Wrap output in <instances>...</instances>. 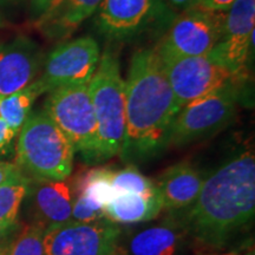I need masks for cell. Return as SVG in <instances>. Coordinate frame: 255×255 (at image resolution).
<instances>
[{"label":"cell","instance_id":"6da1fadb","mask_svg":"<svg viewBox=\"0 0 255 255\" xmlns=\"http://www.w3.org/2000/svg\"><path fill=\"white\" fill-rule=\"evenodd\" d=\"M255 214V157L245 150L233 155L206 177L193 205L170 212L171 219L200 245L222 248L248 227Z\"/></svg>","mask_w":255,"mask_h":255},{"label":"cell","instance_id":"7a4b0ae2","mask_svg":"<svg viewBox=\"0 0 255 255\" xmlns=\"http://www.w3.org/2000/svg\"><path fill=\"white\" fill-rule=\"evenodd\" d=\"M181 110L155 47L133 52L126 79V132L120 157L128 164L157 158L170 145Z\"/></svg>","mask_w":255,"mask_h":255},{"label":"cell","instance_id":"3957f363","mask_svg":"<svg viewBox=\"0 0 255 255\" xmlns=\"http://www.w3.org/2000/svg\"><path fill=\"white\" fill-rule=\"evenodd\" d=\"M89 89L96 119V143L88 163L98 164L120 155L126 132V79L119 56L113 50L101 53Z\"/></svg>","mask_w":255,"mask_h":255},{"label":"cell","instance_id":"277c9868","mask_svg":"<svg viewBox=\"0 0 255 255\" xmlns=\"http://www.w3.org/2000/svg\"><path fill=\"white\" fill-rule=\"evenodd\" d=\"M18 132L15 164L25 175L56 181L70 176L75 151L45 111L31 113Z\"/></svg>","mask_w":255,"mask_h":255},{"label":"cell","instance_id":"5b68a950","mask_svg":"<svg viewBox=\"0 0 255 255\" xmlns=\"http://www.w3.org/2000/svg\"><path fill=\"white\" fill-rule=\"evenodd\" d=\"M175 15L165 0H102L95 26L109 41L130 43L162 36Z\"/></svg>","mask_w":255,"mask_h":255},{"label":"cell","instance_id":"8992f818","mask_svg":"<svg viewBox=\"0 0 255 255\" xmlns=\"http://www.w3.org/2000/svg\"><path fill=\"white\" fill-rule=\"evenodd\" d=\"M239 83H228L181 108L171 128L170 145L190 144L227 127L237 114L240 100Z\"/></svg>","mask_w":255,"mask_h":255},{"label":"cell","instance_id":"52a82bcc","mask_svg":"<svg viewBox=\"0 0 255 255\" xmlns=\"http://www.w3.org/2000/svg\"><path fill=\"white\" fill-rule=\"evenodd\" d=\"M44 111L59 128L73 151L89 162L96 143V119L89 84L57 88L47 95Z\"/></svg>","mask_w":255,"mask_h":255},{"label":"cell","instance_id":"ba28073f","mask_svg":"<svg viewBox=\"0 0 255 255\" xmlns=\"http://www.w3.org/2000/svg\"><path fill=\"white\" fill-rule=\"evenodd\" d=\"M227 11L199 5L175 15L156 44L159 56L196 57L209 53L221 40Z\"/></svg>","mask_w":255,"mask_h":255},{"label":"cell","instance_id":"9c48e42d","mask_svg":"<svg viewBox=\"0 0 255 255\" xmlns=\"http://www.w3.org/2000/svg\"><path fill=\"white\" fill-rule=\"evenodd\" d=\"M159 58L180 108L238 81L212 51L205 56Z\"/></svg>","mask_w":255,"mask_h":255},{"label":"cell","instance_id":"30bf717a","mask_svg":"<svg viewBox=\"0 0 255 255\" xmlns=\"http://www.w3.org/2000/svg\"><path fill=\"white\" fill-rule=\"evenodd\" d=\"M100 58V45L94 37L64 41L45 57L40 76L34 83L41 95L65 85L89 84Z\"/></svg>","mask_w":255,"mask_h":255},{"label":"cell","instance_id":"8fae6325","mask_svg":"<svg viewBox=\"0 0 255 255\" xmlns=\"http://www.w3.org/2000/svg\"><path fill=\"white\" fill-rule=\"evenodd\" d=\"M120 239L121 229L108 220L70 221L45 231L44 255H124Z\"/></svg>","mask_w":255,"mask_h":255},{"label":"cell","instance_id":"7c38bea8","mask_svg":"<svg viewBox=\"0 0 255 255\" xmlns=\"http://www.w3.org/2000/svg\"><path fill=\"white\" fill-rule=\"evenodd\" d=\"M255 0H235L227 9L221 40L212 52L233 76L246 77L251 50H254Z\"/></svg>","mask_w":255,"mask_h":255},{"label":"cell","instance_id":"4fadbf2b","mask_svg":"<svg viewBox=\"0 0 255 255\" xmlns=\"http://www.w3.org/2000/svg\"><path fill=\"white\" fill-rule=\"evenodd\" d=\"M44 60L39 44L23 34L0 46V96L6 97L32 84Z\"/></svg>","mask_w":255,"mask_h":255},{"label":"cell","instance_id":"5bb4252c","mask_svg":"<svg viewBox=\"0 0 255 255\" xmlns=\"http://www.w3.org/2000/svg\"><path fill=\"white\" fill-rule=\"evenodd\" d=\"M205 180V175L188 162L169 167L155 182L163 201V209L177 212L193 205Z\"/></svg>","mask_w":255,"mask_h":255},{"label":"cell","instance_id":"9a60e30c","mask_svg":"<svg viewBox=\"0 0 255 255\" xmlns=\"http://www.w3.org/2000/svg\"><path fill=\"white\" fill-rule=\"evenodd\" d=\"M73 194L65 180H38L32 188L36 222L45 231L71 221Z\"/></svg>","mask_w":255,"mask_h":255},{"label":"cell","instance_id":"2e32d148","mask_svg":"<svg viewBox=\"0 0 255 255\" xmlns=\"http://www.w3.org/2000/svg\"><path fill=\"white\" fill-rule=\"evenodd\" d=\"M163 210V201L157 191L152 194H120L115 195L104 208L108 221L121 225L154 220Z\"/></svg>","mask_w":255,"mask_h":255},{"label":"cell","instance_id":"e0dca14e","mask_svg":"<svg viewBox=\"0 0 255 255\" xmlns=\"http://www.w3.org/2000/svg\"><path fill=\"white\" fill-rule=\"evenodd\" d=\"M184 235L176 222L146 228L133 235L124 255H175Z\"/></svg>","mask_w":255,"mask_h":255},{"label":"cell","instance_id":"ac0fdd59","mask_svg":"<svg viewBox=\"0 0 255 255\" xmlns=\"http://www.w3.org/2000/svg\"><path fill=\"white\" fill-rule=\"evenodd\" d=\"M101 2L102 0H64L55 17L39 28L50 39H66L97 12Z\"/></svg>","mask_w":255,"mask_h":255},{"label":"cell","instance_id":"d6986e66","mask_svg":"<svg viewBox=\"0 0 255 255\" xmlns=\"http://www.w3.org/2000/svg\"><path fill=\"white\" fill-rule=\"evenodd\" d=\"M114 170L109 167L89 169L79 175L76 180V195L83 196L96 205L105 208L107 203L113 199L111 177Z\"/></svg>","mask_w":255,"mask_h":255},{"label":"cell","instance_id":"ffe728a7","mask_svg":"<svg viewBox=\"0 0 255 255\" xmlns=\"http://www.w3.org/2000/svg\"><path fill=\"white\" fill-rule=\"evenodd\" d=\"M41 95L36 83H32L27 88L15 92L0 100V117L15 131L20 130L25 121L31 114L32 105Z\"/></svg>","mask_w":255,"mask_h":255},{"label":"cell","instance_id":"44dd1931","mask_svg":"<svg viewBox=\"0 0 255 255\" xmlns=\"http://www.w3.org/2000/svg\"><path fill=\"white\" fill-rule=\"evenodd\" d=\"M28 188V177L17 165L7 180L0 184V220L17 221L19 208L26 196Z\"/></svg>","mask_w":255,"mask_h":255},{"label":"cell","instance_id":"7402d4cb","mask_svg":"<svg viewBox=\"0 0 255 255\" xmlns=\"http://www.w3.org/2000/svg\"><path fill=\"white\" fill-rule=\"evenodd\" d=\"M111 188L115 195L120 194H152L157 191L154 181L144 176L136 165L128 164L126 168L113 173ZM113 196V197H114Z\"/></svg>","mask_w":255,"mask_h":255},{"label":"cell","instance_id":"603a6c76","mask_svg":"<svg viewBox=\"0 0 255 255\" xmlns=\"http://www.w3.org/2000/svg\"><path fill=\"white\" fill-rule=\"evenodd\" d=\"M45 229L33 223L21 231L9 246L7 255H44Z\"/></svg>","mask_w":255,"mask_h":255},{"label":"cell","instance_id":"cb8c5ba5","mask_svg":"<svg viewBox=\"0 0 255 255\" xmlns=\"http://www.w3.org/2000/svg\"><path fill=\"white\" fill-rule=\"evenodd\" d=\"M105 219L103 207L96 205L85 197L76 195L73 199L71 221L77 223H96Z\"/></svg>","mask_w":255,"mask_h":255},{"label":"cell","instance_id":"d4e9b609","mask_svg":"<svg viewBox=\"0 0 255 255\" xmlns=\"http://www.w3.org/2000/svg\"><path fill=\"white\" fill-rule=\"evenodd\" d=\"M64 0H30V17L38 27L55 17Z\"/></svg>","mask_w":255,"mask_h":255},{"label":"cell","instance_id":"484cf974","mask_svg":"<svg viewBox=\"0 0 255 255\" xmlns=\"http://www.w3.org/2000/svg\"><path fill=\"white\" fill-rule=\"evenodd\" d=\"M15 135H17V131L12 129L4 120L0 119V150L7 148Z\"/></svg>","mask_w":255,"mask_h":255},{"label":"cell","instance_id":"4316f807","mask_svg":"<svg viewBox=\"0 0 255 255\" xmlns=\"http://www.w3.org/2000/svg\"><path fill=\"white\" fill-rule=\"evenodd\" d=\"M165 1L176 14L201 5L200 0H165Z\"/></svg>","mask_w":255,"mask_h":255},{"label":"cell","instance_id":"83f0119b","mask_svg":"<svg viewBox=\"0 0 255 255\" xmlns=\"http://www.w3.org/2000/svg\"><path fill=\"white\" fill-rule=\"evenodd\" d=\"M18 229L17 221H2L0 220V244L7 241V239Z\"/></svg>","mask_w":255,"mask_h":255},{"label":"cell","instance_id":"f1b7e54d","mask_svg":"<svg viewBox=\"0 0 255 255\" xmlns=\"http://www.w3.org/2000/svg\"><path fill=\"white\" fill-rule=\"evenodd\" d=\"M201 5L206 7L219 9V11H227L235 0H200Z\"/></svg>","mask_w":255,"mask_h":255},{"label":"cell","instance_id":"f546056e","mask_svg":"<svg viewBox=\"0 0 255 255\" xmlns=\"http://www.w3.org/2000/svg\"><path fill=\"white\" fill-rule=\"evenodd\" d=\"M17 165L6 163V162H0V184L5 182L7 180V177L11 175L12 171L14 170Z\"/></svg>","mask_w":255,"mask_h":255},{"label":"cell","instance_id":"4dcf8cb0","mask_svg":"<svg viewBox=\"0 0 255 255\" xmlns=\"http://www.w3.org/2000/svg\"><path fill=\"white\" fill-rule=\"evenodd\" d=\"M8 250H9V245L7 241L0 244V255H7Z\"/></svg>","mask_w":255,"mask_h":255},{"label":"cell","instance_id":"1f68e13d","mask_svg":"<svg viewBox=\"0 0 255 255\" xmlns=\"http://www.w3.org/2000/svg\"><path fill=\"white\" fill-rule=\"evenodd\" d=\"M244 255H255V251H254V246L252 245V247L250 246L246 250V252H245Z\"/></svg>","mask_w":255,"mask_h":255},{"label":"cell","instance_id":"d6a6232c","mask_svg":"<svg viewBox=\"0 0 255 255\" xmlns=\"http://www.w3.org/2000/svg\"><path fill=\"white\" fill-rule=\"evenodd\" d=\"M5 1H7V2H12V4H14V2H19V1H21V0H5Z\"/></svg>","mask_w":255,"mask_h":255},{"label":"cell","instance_id":"836d02e7","mask_svg":"<svg viewBox=\"0 0 255 255\" xmlns=\"http://www.w3.org/2000/svg\"><path fill=\"white\" fill-rule=\"evenodd\" d=\"M2 26H4V20H2L1 15H0V28H1Z\"/></svg>","mask_w":255,"mask_h":255},{"label":"cell","instance_id":"e575fe53","mask_svg":"<svg viewBox=\"0 0 255 255\" xmlns=\"http://www.w3.org/2000/svg\"><path fill=\"white\" fill-rule=\"evenodd\" d=\"M221 255H237V254H234V253H229V254H221Z\"/></svg>","mask_w":255,"mask_h":255},{"label":"cell","instance_id":"d590c367","mask_svg":"<svg viewBox=\"0 0 255 255\" xmlns=\"http://www.w3.org/2000/svg\"><path fill=\"white\" fill-rule=\"evenodd\" d=\"M0 100H1V96H0ZM0 119H1V117H0Z\"/></svg>","mask_w":255,"mask_h":255}]
</instances>
